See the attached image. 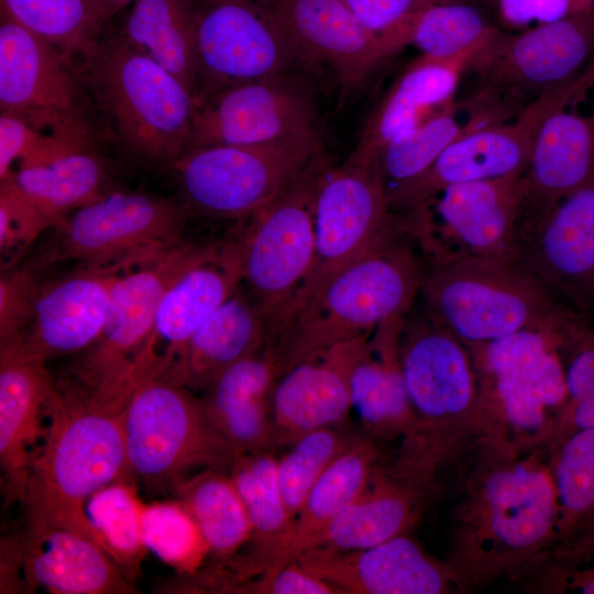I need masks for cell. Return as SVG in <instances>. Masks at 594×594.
<instances>
[{"instance_id":"cell-29","label":"cell","mask_w":594,"mask_h":594,"mask_svg":"<svg viewBox=\"0 0 594 594\" xmlns=\"http://www.w3.org/2000/svg\"><path fill=\"white\" fill-rule=\"evenodd\" d=\"M479 52L454 58L420 55L410 62L370 116L352 153L376 157L386 143L451 105Z\"/></svg>"},{"instance_id":"cell-24","label":"cell","mask_w":594,"mask_h":594,"mask_svg":"<svg viewBox=\"0 0 594 594\" xmlns=\"http://www.w3.org/2000/svg\"><path fill=\"white\" fill-rule=\"evenodd\" d=\"M54 392L45 361L13 345L0 348V465L7 505L24 504L31 466L46 438L45 417Z\"/></svg>"},{"instance_id":"cell-8","label":"cell","mask_w":594,"mask_h":594,"mask_svg":"<svg viewBox=\"0 0 594 594\" xmlns=\"http://www.w3.org/2000/svg\"><path fill=\"white\" fill-rule=\"evenodd\" d=\"M222 242L184 239L125 273L111 290L98 339L55 382L56 389L64 395L128 403L142 383L139 360L165 293L187 270L215 254Z\"/></svg>"},{"instance_id":"cell-15","label":"cell","mask_w":594,"mask_h":594,"mask_svg":"<svg viewBox=\"0 0 594 594\" xmlns=\"http://www.w3.org/2000/svg\"><path fill=\"white\" fill-rule=\"evenodd\" d=\"M196 103L239 82L309 74L266 0H194Z\"/></svg>"},{"instance_id":"cell-31","label":"cell","mask_w":594,"mask_h":594,"mask_svg":"<svg viewBox=\"0 0 594 594\" xmlns=\"http://www.w3.org/2000/svg\"><path fill=\"white\" fill-rule=\"evenodd\" d=\"M568 106L549 116L536 138L525 173L526 226L594 179V112L581 114Z\"/></svg>"},{"instance_id":"cell-48","label":"cell","mask_w":594,"mask_h":594,"mask_svg":"<svg viewBox=\"0 0 594 594\" xmlns=\"http://www.w3.org/2000/svg\"><path fill=\"white\" fill-rule=\"evenodd\" d=\"M40 272L30 263L1 271L0 348L18 340L28 327L43 282Z\"/></svg>"},{"instance_id":"cell-20","label":"cell","mask_w":594,"mask_h":594,"mask_svg":"<svg viewBox=\"0 0 594 594\" xmlns=\"http://www.w3.org/2000/svg\"><path fill=\"white\" fill-rule=\"evenodd\" d=\"M593 52L591 10L537 24L516 35L499 32L479 52L470 68L482 72L497 86L538 96L582 74Z\"/></svg>"},{"instance_id":"cell-11","label":"cell","mask_w":594,"mask_h":594,"mask_svg":"<svg viewBox=\"0 0 594 594\" xmlns=\"http://www.w3.org/2000/svg\"><path fill=\"white\" fill-rule=\"evenodd\" d=\"M322 148L315 130L260 144L190 147L169 165L188 211L244 220L282 193Z\"/></svg>"},{"instance_id":"cell-42","label":"cell","mask_w":594,"mask_h":594,"mask_svg":"<svg viewBox=\"0 0 594 594\" xmlns=\"http://www.w3.org/2000/svg\"><path fill=\"white\" fill-rule=\"evenodd\" d=\"M25 28L80 61L98 44L107 22L92 0H0Z\"/></svg>"},{"instance_id":"cell-26","label":"cell","mask_w":594,"mask_h":594,"mask_svg":"<svg viewBox=\"0 0 594 594\" xmlns=\"http://www.w3.org/2000/svg\"><path fill=\"white\" fill-rule=\"evenodd\" d=\"M372 332L338 343L279 377L271 399L277 444H293L306 432L346 420L353 369Z\"/></svg>"},{"instance_id":"cell-6","label":"cell","mask_w":594,"mask_h":594,"mask_svg":"<svg viewBox=\"0 0 594 594\" xmlns=\"http://www.w3.org/2000/svg\"><path fill=\"white\" fill-rule=\"evenodd\" d=\"M78 66L95 110L127 152L168 164L183 153L196 100L173 74L117 31L103 33Z\"/></svg>"},{"instance_id":"cell-13","label":"cell","mask_w":594,"mask_h":594,"mask_svg":"<svg viewBox=\"0 0 594 594\" xmlns=\"http://www.w3.org/2000/svg\"><path fill=\"white\" fill-rule=\"evenodd\" d=\"M402 229L376 157L351 153L333 165L317 198L311 270L272 334L308 308L343 268Z\"/></svg>"},{"instance_id":"cell-41","label":"cell","mask_w":594,"mask_h":594,"mask_svg":"<svg viewBox=\"0 0 594 594\" xmlns=\"http://www.w3.org/2000/svg\"><path fill=\"white\" fill-rule=\"evenodd\" d=\"M144 506L129 477L101 487L85 504V515L97 542L132 583L147 551L142 529Z\"/></svg>"},{"instance_id":"cell-54","label":"cell","mask_w":594,"mask_h":594,"mask_svg":"<svg viewBox=\"0 0 594 594\" xmlns=\"http://www.w3.org/2000/svg\"><path fill=\"white\" fill-rule=\"evenodd\" d=\"M134 1L135 0H92L106 22Z\"/></svg>"},{"instance_id":"cell-36","label":"cell","mask_w":594,"mask_h":594,"mask_svg":"<svg viewBox=\"0 0 594 594\" xmlns=\"http://www.w3.org/2000/svg\"><path fill=\"white\" fill-rule=\"evenodd\" d=\"M246 509L252 536L239 576L262 573L286 541L294 518L286 505L271 451L240 453L229 472Z\"/></svg>"},{"instance_id":"cell-22","label":"cell","mask_w":594,"mask_h":594,"mask_svg":"<svg viewBox=\"0 0 594 594\" xmlns=\"http://www.w3.org/2000/svg\"><path fill=\"white\" fill-rule=\"evenodd\" d=\"M343 594H442L463 590L449 565L408 534L355 550L314 547L296 559Z\"/></svg>"},{"instance_id":"cell-46","label":"cell","mask_w":594,"mask_h":594,"mask_svg":"<svg viewBox=\"0 0 594 594\" xmlns=\"http://www.w3.org/2000/svg\"><path fill=\"white\" fill-rule=\"evenodd\" d=\"M52 220L29 200L10 179L0 184V264L6 271L20 264L31 245Z\"/></svg>"},{"instance_id":"cell-1","label":"cell","mask_w":594,"mask_h":594,"mask_svg":"<svg viewBox=\"0 0 594 594\" xmlns=\"http://www.w3.org/2000/svg\"><path fill=\"white\" fill-rule=\"evenodd\" d=\"M477 455L452 509L446 563L463 590L525 578L557 541L558 499L541 449L477 442Z\"/></svg>"},{"instance_id":"cell-32","label":"cell","mask_w":594,"mask_h":594,"mask_svg":"<svg viewBox=\"0 0 594 594\" xmlns=\"http://www.w3.org/2000/svg\"><path fill=\"white\" fill-rule=\"evenodd\" d=\"M403 318L385 321L373 330L352 373V409L374 440L398 436L406 439L416 428L399 360Z\"/></svg>"},{"instance_id":"cell-12","label":"cell","mask_w":594,"mask_h":594,"mask_svg":"<svg viewBox=\"0 0 594 594\" xmlns=\"http://www.w3.org/2000/svg\"><path fill=\"white\" fill-rule=\"evenodd\" d=\"M527 208L519 174L447 186L398 215L429 268L474 256L520 257Z\"/></svg>"},{"instance_id":"cell-28","label":"cell","mask_w":594,"mask_h":594,"mask_svg":"<svg viewBox=\"0 0 594 594\" xmlns=\"http://www.w3.org/2000/svg\"><path fill=\"white\" fill-rule=\"evenodd\" d=\"M280 376L279 362L266 343L226 369L205 391L211 420L239 453L270 451L276 443L271 399Z\"/></svg>"},{"instance_id":"cell-38","label":"cell","mask_w":594,"mask_h":594,"mask_svg":"<svg viewBox=\"0 0 594 594\" xmlns=\"http://www.w3.org/2000/svg\"><path fill=\"white\" fill-rule=\"evenodd\" d=\"M117 32L173 74L195 97L194 0H135Z\"/></svg>"},{"instance_id":"cell-21","label":"cell","mask_w":594,"mask_h":594,"mask_svg":"<svg viewBox=\"0 0 594 594\" xmlns=\"http://www.w3.org/2000/svg\"><path fill=\"white\" fill-rule=\"evenodd\" d=\"M310 75L329 70L343 91L358 88L391 55L343 0H266Z\"/></svg>"},{"instance_id":"cell-2","label":"cell","mask_w":594,"mask_h":594,"mask_svg":"<svg viewBox=\"0 0 594 594\" xmlns=\"http://www.w3.org/2000/svg\"><path fill=\"white\" fill-rule=\"evenodd\" d=\"M127 404L66 396L55 387L46 438L31 466L26 522L70 529L97 542L85 504L101 487L130 479L123 430Z\"/></svg>"},{"instance_id":"cell-5","label":"cell","mask_w":594,"mask_h":594,"mask_svg":"<svg viewBox=\"0 0 594 594\" xmlns=\"http://www.w3.org/2000/svg\"><path fill=\"white\" fill-rule=\"evenodd\" d=\"M399 360L416 428L396 464L429 481L455 441L477 439V375L465 344L421 307L404 316Z\"/></svg>"},{"instance_id":"cell-7","label":"cell","mask_w":594,"mask_h":594,"mask_svg":"<svg viewBox=\"0 0 594 594\" xmlns=\"http://www.w3.org/2000/svg\"><path fill=\"white\" fill-rule=\"evenodd\" d=\"M421 308L465 345L527 329L561 330V300L520 257L474 256L429 267Z\"/></svg>"},{"instance_id":"cell-4","label":"cell","mask_w":594,"mask_h":594,"mask_svg":"<svg viewBox=\"0 0 594 594\" xmlns=\"http://www.w3.org/2000/svg\"><path fill=\"white\" fill-rule=\"evenodd\" d=\"M566 328L527 329L465 345L477 375V442L513 451L550 450L568 400L558 352Z\"/></svg>"},{"instance_id":"cell-10","label":"cell","mask_w":594,"mask_h":594,"mask_svg":"<svg viewBox=\"0 0 594 594\" xmlns=\"http://www.w3.org/2000/svg\"><path fill=\"white\" fill-rule=\"evenodd\" d=\"M334 164L323 148L241 231L242 284L274 331L307 278L316 250V206Z\"/></svg>"},{"instance_id":"cell-14","label":"cell","mask_w":594,"mask_h":594,"mask_svg":"<svg viewBox=\"0 0 594 594\" xmlns=\"http://www.w3.org/2000/svg\"><path fill=\"white\" fill-rule=\"evenodd\" d=\"M95 106L79 66L0 6V110L42 133L94 143Z\"/></svg>"},{"instance_id":"cell-55","label":"cell","mask_w":594,"mask_h":594,"mask_svg":"<svg viewBox=\"0 0 594 594\" xmlns=\"http://www.w3.org/2000/svg\"><path fill=\"white\" fill-rule=\"evenodd\" d=\"M578 12L594 10V0H575Z\"/></svg>"},{"instance_id":"cell-50","label":"cell","mask_w":594,"mask_h":594,"mask_svg":"<svg viewBox=\"0 0 594 594\" xmlns=\"http://www.w3.org/2000/svg\"><path fill=\"white\" fill-rule=\"evenodd\" d=\"M524 579L535 592L594 594V560L579 563L547 561Z\"/></svg>"},{"instance_id":"cell-45","label":"cell","mask_w":594,"mask_h":594,"mask_svg":"<svg viewBox=\"0 0 594 594\" xmlns=\"http://www.w3.org/2000/svg\"><path fill=\"white\" fill-rule=\"evenodd\" d=\"M356 437L341 425L315 429L300 436L292 449L277 459L279 485L294 519L316 482Z\"/></svg>"},{"instance_id":"cell-23","label":"cell","mask_w":594,"mask_h":594,"mask_svg":"<svg viewBox=\"0 0 594 594\" xmlns=\"http://www.w3.org/2000/svg\"><path fill=\"white\" fill-rule=\"evenodd\" d=\"M241 284L240 235L180 275L165 293L143 346L142 381L164 377L197 329Z\"/></svg>"},{"instance_id":"cell-19","label":"cell","mask_w":594,"mask_h":594,"mask_svg":"<svg viewBox=\"0 0 594 594\" xmlns=\"http://www.w3.org/2000/svg\"><path fill=\"white\" fill-rule=\"evenodd\" d=\"M163 251L81 262L65 275L43 280L28 327L8 345L45 362L81 353L102 330L114 284Z\"/></svg>"},{"instance_id":"cell-44","label":"cell","mask_w":594,"mask_h":594,"mask_svg":"<svg viewBox=\"0 0 594 594\" xmlns=\"http://www.w3.org/2000/svg\"><path fill=\"white\" fill-rule=\"evenodd\" d=\"M142 529L146 550L178 573L196 574L210 553L198 525L179 499L145 504Z\"/></svg>"},{"instance_id":"cell-53","label":"cell","mask_w":594,"mask_h":594,"mask_svg":"<svg viewBox=\"0 0 594 594\" xmlns=\"http://www.w3.org/2000/svg\"><path fill=\"white\" fill-rule=\"evenodd\" d=\"M23 574V553L20 536L2 539L1 542V593L25 590Z\"/></svg>"},{"instance_id":"cell-27","label":"cell","mask_w":594,"mask_h":594,"mask_svg":"<svg viewBox=\"0 0 594 594\" xmlns=\"http://www.w3.org/2000/svg\"><path fill=\"white\" fill-rule=\"evenodd\" d=\"M20 537L28 592L38 587L55 594L138 592L105 549L81 534L26 522Z\"/></svg>"},{"instance_id":"cell-17","label":"cell","mask_w":594,"mask_h":594,"mask_svg":"<svg viewBox=\"0 0 594 594\" xmlns=\"http://www.w3.org/2000/svg\"><path fill=\"white\" fill-rule=\"evenodd\" d=\"M585 84L581 74L538 95L509 124L471 128L424 175L387 191L393 210L410 211L450 185L525 174L544 121L568 106Z\"/></svg>"},{"instance_id":"cell-9","label":"cell","mask_w":594,"mask_h":594,"mask_svg":"<svg viewBox=\"0 0 594 594\" xmlns=\"http://www.w3.org/2000/svg\"><path fill=\"white\" fill-rule=\"evenodd\" d=\"M130 479L173 490L197 469L229 473L240 454L211 420L202 398L164 378L132 393L123 417Z\"/></svg>"},{"instance_id":"cell-47","label":"cell","mask_w":594,"mask_h":594,"mask_svg":"<svg viewBox=\"0 0 594 594\" xmlns=\"http://www.w3.org/2000/svg\"><path fill=\"white\" fill-rule=\"evenodd\" d=\"M566 349L570 350L564 364L568 400L549 451L571 435L594 427V342L573 349L566 343Z\"/></svg>"},{"instance_id":"cell-40","label":"cell","mask_w":594,"mask_h":594,"mask_svg":"<svg viewBox=\"0 0 594 594\" xmlns=\"http://www.w3.org/2000/svg\"><path fill=\"white\" fill-rule=\"evenodd\" d=\"M498 33L480 10L454 0L419 11L387 41L386 48L392 56L413 45L427 57L454 58L481 51Z\"/></svg>"},{"instance_id":"cell-39","label":"cell","mask_w":594,"mask_h":594,"mask_svg":"<svg viewBox=\"0 0 594 594\" xmlns=\"http://www.w3.org/2000/svg\"><path fill=\"white\" fill-rule=\"evenodd\" d=\"M174 492L195 519L215 559L228 561L250 541L251 522L229 473L200 470Z\"/></svg>"},{"instance_id":"cell-51","label":"cell","mask_w":594,"mask_h":594,"mask_svg":"<svg viewBox=\"0 0 594 594\" xmlns=\"http://www.w3.org/2000/svg\"><path fill=\"white\" fill-rule=\"evenodd\" d=\"M232 593L250 594H343L333 584L306 570L297 560L268 579L237 585Z\"/></svg>"},{"instance_id":"cell-49","label":"cell","mask_w":594,"mask_h":594,"mask_svg":"<svg viewBox=\"0 0 594 594\" xmlns=\"http://www.w3.org/2000/svg\"><path fill=\"white\" fill-rule=\"evenodd\" d=\"M343 1L360 21V23L369 32L381 38L386 48L387 41L393 37L419 11L435 3L454 0Z\"/></svg>"},{"instance_id":"cell-25","label":"cell","mask_w":594,"mask_h":594,"mask_svg":"<svg viewBox=\"0 0 594 594\" xmlns=\"http://www.w3.org/2000/svg\"><path fill=\"white\" fill-rule=\"evenodd\" d=\"M520 258L560 300L594 295V179L526 227Z\"/></svg>"},{"instance_id":"cell-16","label":"cell","mask_w":594,"mask_h":594,"mask_svg":"<svg viewBox=\"0 0 594 594\" xmlns=\"http://www.w3.org/2000/svg\"><path fill=\"white\" fill-rule=\"evenodd\" d=\"M189 211L155 194L109 191L55 228L45 251L30 263L42 271L62 262H89L166 250L184 238Z\"/></svg>"},{"instance_id":"cell-35","label":"cell","mask_w":594,"mask_h":594,"mask_svg":"<svg viewBox=\"0 0 594 594\" xmlns=\"http://www.w3.org/2000/svg\"><path fill=\"white\" fill-rule=\"evenodd\" d=\"M558 499L557 541L547 561L594 560V427L549 451Z\"/></svg>"},{"instance_id":"cell-18","label":"cell","mask_w":594,"mask_h":594,"mask_svg":"<svg viewBox=\"0 0 594 594\" xmlns=\"http://www.w3.org/2000/svg\"><path fill=\"white\" fill-rule=\"evenodd\" d=\"M310 86L299 74L228 86L196 103L186 148L266 143L317 130Z\"/></svg>"},{"instance_id":"cell-43","label":"cell","mask_w":594,"mask_h":594,"mask_svg":"<svg viewBox=\"0 0 594 594\" xmlns=\"http://www.w3.org/2000/svg\"><path fill=\"white\" fill-rule=\"evenodd\" d=\"M473 127L460 124L451 103L386 143L376 160L387 191L424 175L453 141Z\"/></svg>"},{"instance_id":"cell-34","label":"cell","mask_w":594,"mask_h":594,"mask_svg":"<svg viewBox=\"0 0 594 594\" xmlns=\"http://www.w3.org/2000/svg\"><path fill=\"white\" fill-rule=\"evenodd\" d=\"M425 488L391 469H380L328 526L316 547L364 549L409 534L419 517Z\"/></svg>"},{"instance_id":"cell-37","label":"cell","mask_w":594,"mask_h":594,"mask_svg":"<svg viewBox=\"0 0 594 594\" xmlns=\"http://www.w3.org/2000/svg\"><path fill=\"white\" fill-rule=\"evenodd\" d=\"M108 172L106 162L92 146L20 166L6 179L48 217L55 228L68 212L109 193Z\"/></svg>"},{"instance_id":"cell-30","label":"cell","mask_w":594,"mask_h":594,"mask_svg":"<svg viewBox=\"0 0 594 594\" xmlns=\"http://www.w3.org/2000/svg\"><path fill=\"white\" fill-rule=\"evenodd\" d=\"M267 321L242 284L202 322L164 378L206 391L226 369L260 351Z\"/></svg>"},{"instance_id":"cell-52","label":"cell","mask_w":594,"mask_h":594,"mask_svg":"<svg viewBox=\"0 0 594 594\" xmlns=\"http://www.w3.org/2000/svg\"><path fill=\"white\" fill-rule=\"evenodd\" d=\"M503 20L512 26L549 23L578 13L575 0H498Z\"/></svg>"},{"instance_id":"cell-33","label":"cell","mask_w":594,"mask_h":594,"mask_svg":"<svg viewBox=\"0 0 594 594\" xmlns=\"http://www.w3.org/2000/svg\"><path fill=\"white\" fill-rule=\"evenodd\" d=\"M380 449L370 436H358L328 466L296 515L283 547L261 573L268 579L316 547L334 518L378 472Z\"/></svg>"},{"instance_id":"cell-3","label":"cell","mask_w":594,"mask_h":594,"mask_svg":"<svg viewBox=\"0 0 594 594\" xmlns=\"http://www.w3.org/2000/svg\"><path fill=\"white\" fill-rule=\"evenodd\" d=\"M427 272L428 265L404 229L378 243L268 337L282 375L338 343L404 317L415 306Z\"/></svg>"}]
</instances>
